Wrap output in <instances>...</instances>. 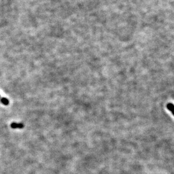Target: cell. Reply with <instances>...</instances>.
Segmentation results:
<instances>
[{"label": "cell", "instance_id": "1", "mask_svg": "<svg viewBox=\"0 0 174 174\" xmlns=\"http://www.w3.org/2000/svg\"><path fill=\"white\" fill-rule=\"evenodd\" d=\"M25 127L23 123H12L11 124V127L12 128H22Z\"/></svg>", "mask_w": 174, "mask_h": 174}, {"label": "cell", "instance_id": "2", "mask_svg": "<svg viewBox=\"0 0 174 174\" xmlns=\"http://www.w3.org/2000/svg\"><path fill=\"white\" fill-rule=\"evenodd\" d=\"M167 108L172 113V114L174 115V105L171 103H169L167 105Z\"/></svg>", "mask_w": 174, "mask_h": 174}, {"label": "cell", "instance_id": "3", "mask_svg": "<svg viewBox=\"0 0 174 174\" xmlns=\"http://www.w3.org/2000/svg\"><path fill=\"white\" fill-rule=\"evenodd\" d=\"M1 101L2 102V103H3L4 105H9V100H8V99L5 98H1Z\"/></svg>", "mask_w": 174, "mask_h": 174}]
</instances>
